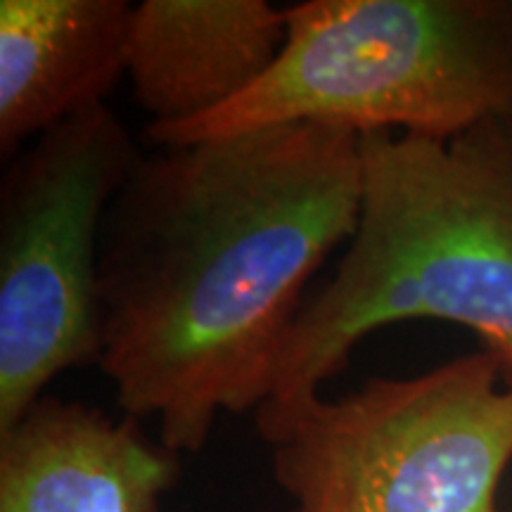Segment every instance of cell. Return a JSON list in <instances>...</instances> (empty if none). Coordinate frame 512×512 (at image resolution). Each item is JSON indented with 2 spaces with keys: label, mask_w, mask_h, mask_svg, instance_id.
I'll return each mask as SVG.
<instances>
[{
  "label": "cell",
  "mask_w": 512,
  "mask_h": 512,
  "mask_svg": "<svg viewBox=\"0 0 512 512\" xmlns=\"http://www.w3.org/2000/svg\"><path fill=\"white\" fill-rule=\"evenodd\" d=\"M361 211L347 252L306 299L261 408L320 396L384 325L444 320L512 368V117L453 138L361 133Z\"/></svg>",
  "instance_id": "obj_2"
},
{
  "label": "cell",
  "mask_w": 512,
  "mask_h": 512,
  "mask_svg": "<svg viewBox=\"0 0 512 512\" xmlns=\"http://www.w3.org/2000/svg\"><path fill=\"white\" fill-rule=\"evenodd\" d=\"M285 22L264 79L190 124H147V143L283 124L453 138L512 117V0H306Z\"/></svg>",
  "instance_id": "obj_3"
},
{
  "label": "cell",
  "mask_w": 512,
  "mask_h": 512,
  "mask_svg": "<svg viewBox=\"0 0 512 512\" xmlns=\"http://www.w3.org/2000/svg\"><path fill=\"white\" fill-rule=\"evenodd\" d=\"M361 136L283 124L140 155L100 235V358L119 408L200 453L256 413L304 290L349 242Z\"/></svg>",
  "instance_id": "obj_1"
},
{
  "label": "cell",
  "mask_w": 512,
  "mask_h": 512,
  "mask_svg": "<svg viewBox=\"0 0 512 512\" xmlns=\"http://www.w3.org/2000/svg\"><path fill=\"white\" fill-rule=\"evenodd\" d=\"M126 0L0 3V152L105 105L126 74Z\"/></svg>",
  "instance_id": "obj_8"
},
{
  "label": "cell",
  "mask_w": 512,
  "mask_h": 512,
  "mask_svg": "<svg viewBox=\"0 0 512 512\" xmlns=\"http://www.w3.org/2000/svg\"><path fill=\"white\" fill-rule=\"evenodd\" d=\"M138 150L107 105L15 157L0 185V432L100 358V235Z\"/></svg>",
  "instance_id": "obj_5"
},
{
  "label": "cell",
  "mask_w": 512,
  "mask_h": 512,
  "mask_svg": "<svg viewBox=\"0 0 512 512\" xmlns=\"http://www.w3.org/2000/svg\"><path fill=\"white\" fill-rule=\"evenodd\" d=\"M285 512H498L512 463V368L479 349L342 399L259 408Z\"/></svg>",
  "instance_id": "obj_4"
},
{
  "label": "cell",
  "mask_w": 512,
  "mask_h": 512,
  "mask_svg": "<svg viewBox=\"0 0 512 512\" xmlns=\"http://www.w3.org/2000/svg\"><path fill=\"white\" fill-rule=\"evenodd\" d=\"M178 458L136 418L43 396L0 432V512H159Z\"/></svg>",
  "instance_id": "obj_6"
},
{
  "label": "cell",
  "mask_w": 512,
  "mask_h": 512,
  "mask_svg": "<svg viewBox=\"0 0 512 512\" xmlns=\"http://www.w3.org/2000/svg\"><path fill=\"white\" fill-rule=\"evenodd\" d=\"M285 38V10L266 0H145L128 38L133 98L150 124H190L264 79Z\"/></svg>",
  "instance_id": "obj_7"
}]
</instances>
